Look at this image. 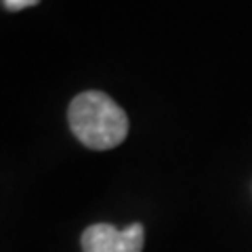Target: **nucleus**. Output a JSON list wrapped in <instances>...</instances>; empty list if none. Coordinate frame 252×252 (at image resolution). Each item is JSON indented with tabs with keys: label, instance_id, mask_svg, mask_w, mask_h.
I'll list each match as a JSON object with an SVG mask.
<instances>
[{
	"label": "nucleus",
	"instance_id": "nucleus-1",
	"mask_svg": "<svg viewBox=\"0 0 252 252\" xmlns=\"http://www.w3.org/2000/svg\"><path fill=\"white\" fill-rule=\"evenodd\" d=\"M69 128L91 149H114L128 135V116L101 91H86L69 103Z\"/></svg>",
	"mask_w": 252,
	"mask_h": 252
},
{
	"label": "nucleus",
	"instance_id": "nucleus-2",
	"mask_svg": "<svg viewBox=\"0 0 252 252\" xmlns=\"http://www.w3.org/2000/svg\"><path fill=\"white\" fill-rule=\"evenodd\" d=\"M82 252H124L122 229L107 223L86 227L82 233Z\"/></svg>",
	"mask_w": 252,
	"mask_h": 252
},
{
	"label": "nucleus",
	"instance_id": "nucleus-3",
	"mask_svg": "<svg viewBox=\"0 0 252 252\" xmlns=\"http://www.w3.org/2000/svg\"><path fill=\"white\" fill-rule=\"evenodd\" d=\"M122 242L124 252H141L145 244V229L141 223H132L126 229H122Z\"/></svg>",
	"mask_w": 252,
	"mask_h": 252
},
{
	"label": "nucleus",
	"instance_id": "nucleus-4",
	"mask_svg": "<svg viewBox=\"0 0 252 252\" xmlns=\"http://www.w3.org/2000/svg\"><path fill=\"white\" fill-rule=\"evenodd\" d=\"M2 2L9 11H21V9H28V6L38 4L40 0H2Z\"/></svg>",
	"mask_w": 252,
	"mask_h": 252
}]
</instances>
